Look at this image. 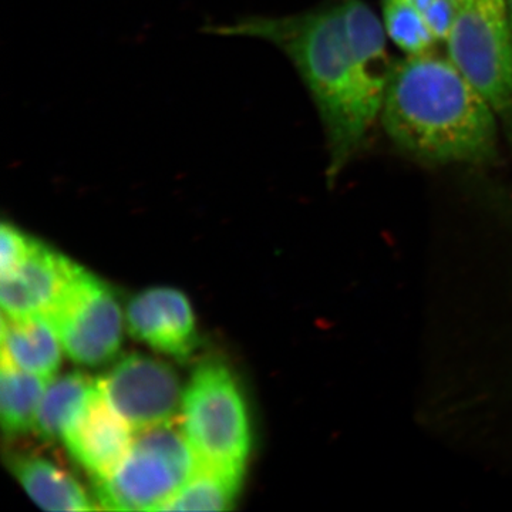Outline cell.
<instances>
[{
	"label": "cell",
	"mask_w": 512,
	"mask_h": 512,
	"mask_svg": "<svg viewBox=\"0 0 512 512\" xmlns=\"http://www.w3.org/2000/svg\"><path fill=\"white\" fill-rule=\"evenodd\" d=\"M49 380L2 360L0 416L6 436H23L35 430L37 410Z\"/></svg>",
	"instance_id": "cell-15"
},
{
	"label": "cell",
	"mask_w": 512,
	"mask_h": 512,
	"mask_svg": "<svg viewBox=\"0 0 512 512\" xmlns=\"http://www.w3.org/2000/svg\"><path fill=\"white\" fill-rule=\"evenodd\" d=\"M350 50L360 70L377 90L386 94L394 63L387 53L383 22L363 0H340Z\"/></svg>",
	"instance_id": "cell-13"
},
{
	"label": "cell",
	"mask_w": 512,
	"mask_h": 512,
	"mask_svg": "<svg viewBox=\"0 0 512 512\" xmlns=\"http://www.w3.org/2000/svg\"><path fill=\"white\" fill-rule=\"evenodd\" d=\"M451 2H453L454 5L457 6V8H461V6H463L464 3H467L468 0H451Z\"/></svg>",
	"instance_id": "cell-21"
},
{
	"label": "cell",
	"mask_w": 512,
	"mask_h": 512,
	"mask_svg": "<svg viewBox=\"0 0 512 512\" xmlns=\"http://www.w3.org/2000/svg\"><path fill=\"white\" fill-rule=\"evenodd\" d=\"M36 238L23 232L12 222H3L0 227V274L8 275L28 256Z\"/></svg>",
	"instance_id": "cell-18"
},
{
	"label": "cell",
	"mask_w": 512,
	"mask_h": 512,
	"mask_svg": "<svg viewBox=\"0 0 512 512\" xmlns=\"http://www.w3.org/2000/svg\"><path fill=\"white\" fill-rule=\"evenodd\" d=\"M181 427L198 463L245 473L251 453V421L237 377L225 363L195 367L184 390Z\"/></svg>",
	"instance_id": "cell-3"
},
{
	"label": "cell",
	"mask_w": 512,
	"mask_h": 512,
	"mask_svg": "<svg viewBox=\"0 0 512 512\" xmlns=\"http://www.w3.org/2000/svg\"><path fill=\"white\" fill-rule=\"evenodd\" d=\"M77 264L36 239L28 256L2 276L0 303L3 315L29 318L45 315L69 281Z\"/></svg>",
	"instance_id": "cell-10"
},
{
	"label": "cell",
	"mask_w": 512,
	"mask_h": 512,
	"mask_svg": "<svg viewBox=\"0 0 512 512\" xmlns=\"http://www.w3.org/2000/svg\"><path fill=\"white\" fill-rule=\"evenodd\" d=\"M507 2L508 15H510L511 26H512V0H505Z\"/></svg>",
	"instance_id": "cell-20"
},
{
	"label": "cell",
	"mask_w": 512,
	"mask_h": 512,
	"mask_svg": "<svg viewBox=\"0 0 512 512\" xmlns=\"http://www.w3.org/2000/svg\"><path fill=\"white\" fill-rule=\"evenodd\" d=\"M205 32L265 40L291 60L322 121L328 147L326 178L335 183L365 146L384 100L353 57L342 2L333 0L296 15L245 16L228 25L207 26Z\"/></svg>",
	"instance_id": "cell-1"
},
{
	"label": "cell",
	"mask_w": 512,
	"mask_h": 512,
	"mask_svg": "<svg viewBox=\"0 0 512 512\" xmlns=\"http://www.w3.org/2000/svg\"><path fill=\"white\" fill-rule=\"evenodd\" d=\"M131 336L175 360H188L198 346L191 303L173 288H150L137 293L127 305Z\"/></svg>",
	"instance_id": "cell-9"
},
{
	"label": "cell",
	"mask_w": 512,
	"mask_h": 512,
	"mask_svg": "<svg viewBox=\"0 0 512 512\" xmlns=\"http://www.w3.org/2000/svg\"><path fill=\"white\" fill-rule=\"evenodd\" d=\"M382 22L387 37L407 56L430 53L439 42L407 0H382Z\"/></svg>",
	"instance_id": "cell-17"
},
{
	"label": "cell",
	"mask_w": 512,
	"mask_h": 512,
	"mask_svg": "<svg viewBox=\"0 0 512 512\" xmlns=\"http://www.w3.org/2000/svg\"><path fill=\"white\" fill-rule=\"evenodd\" d=\"M62 343L46 315L2 319V360L20 370L53 379L62 365Z\"/></svg>",
	"instance_id": "cell-12"
},
{
	"label": "cell",
	"mask_w": 512,
	"mask_h": 512,
	"mask_svg": "<svg viewBox=\"0 0 512 512\" xmlns=\"http://www.w3.org/2000/svg\"><path fill=\"white\" fill-rule=\"evenodd\" d=\"M197 466L183 427L168 421L138 431L120 467L93 483V497L103 510L161 511Z\"/></svg>",
	"instance_id": "cell-4"
},
{
	"label": "cell",
	"mask_w": 512,
	"mask_h": 512,
	"mask_svg": "<svg viewBox=\"0 0 512 512\" xmlns=\"http://www.w3.org/2000/svg\"><path fill=\"white\" fill-rule=\"evenodd\" d=\"M45 315L74 363L106 365L119 353L123 312L116 293L83 266H76Z\"/></svg>",
	"instance_id": "cell-6"
},
{
	"label": "cell",
	"mask_w": 512,
	"mask_h": 512,
	"mask_svg": "<svg viewBox=\"0 0 512 512\" xmlns=\"http://www.w3.org/2000/svg\"><path fill=\"white\" fill-rule=\"evenodd\" d=\"M99 383L111 407L133 430L168 423L183 404L180 377L173 367L140 353L121 357Z\"/></svg>",
	"instance_id": "cell-7"
},
{
	"label": "cell",
	"mask_w": 512,
	"mask_h": 512,
	"mask_svg": "<svg viewBox=\"0 0 512 512\" xmlns=\"http://www.w3.org/2000/svg\"><path fill=\"white\" fill-rule=\"evenodd\" d=\"M13 476L29 497L46 511H93L96 500L83 485L49 457L37 453L15 454L10 460Z\"/></svg>",
	"instance_id": "cell-11"
},
{
	"label": "cell",
	"mask_w": 512,
	"mask_h": 512,
	"mask_svg": "<svg viewBox=\"0 0 512 512\" xmlns=\"http://www.w3.org/2000/svg\"><path fill=\"white\" fill-rule=\"evenodd\" d=\"M97 386L99 379L94 380L82 372H70L50 379L37 410V436L47 441L62 440Z\"/></svg>",
	"instance_id": "cell-14"
},
{
	"label": "cell",
	"mask_w": 512,
	"mask_h": 512,
	"mask_svg": "<svg viewBox=\"0 0 512 512\" xmlns=\"http://www.w3.org/2000/svg\"><path fill=\"white\" fill-rule=\"evenodd\" d=\"M423 16L439 42H446L458 8L451 0H407Z\"/></svg>",
	"instance_id": "cell-19"
},
{
	"label": "cell",
	"mask_w": 512,
	"mask_h": 512,
	"mask_svg": "<svg viewBox=\"0 0 512 512\" xmlns=\"http://www.w3.org/2000/svg\"><path fill=\"white\" fill-rule=\"evenodd\" d=\"M448 57L497 114L512 110V26L505 0H468L446 39Z\"/></svg>",
	"instance_id": "cell-5"
},
{
	"label": "cell",
	"mask_w": 512,
	"mask_h": 512,
	"mask_svg": "<svg viewBox=\"0 0 512 512\" xmlns=\"http://www.w3.org/2000/svg\"><path fill=\"white\" fill-rule=\"evenodd\" d=\"M244 473L198 463L190 480L161 511H225L241 491Z\"/></svg>",
	"instance_id": "cell-16"
},
{
	"label": "cell",
	"mask_w": 512,
	"mask_h": 512,
	"mask_svg": "<svg viewBox=\"0 0 512 512\" xmlns=\"http://www.w3.org/2000/svg\"><path fill=\"white\" fill-rule=\"evenodd\" d=\"M73 460L96 481L109 478L130 453L131 426L104 396L100 383L62 439Z\"/></svg>",
	"instance_id": "cell-8"
},
{
	"label": "cell",
	"mask_w": 512,
	"mask_h": 512,
	"mask_svg": "<svg viewBox=\"0 0 512 512\" xmlns=\"http://www.w3.org/2000/svg\"><path fill=\"white\" fill-rule=\"evenodd\" d=\"M497 111L450 57L394 63L380 121L404 156L419 164L483 165L498 156Z\"/></svg>",
	"instance_id": "cell-2"
}]
</instances>
